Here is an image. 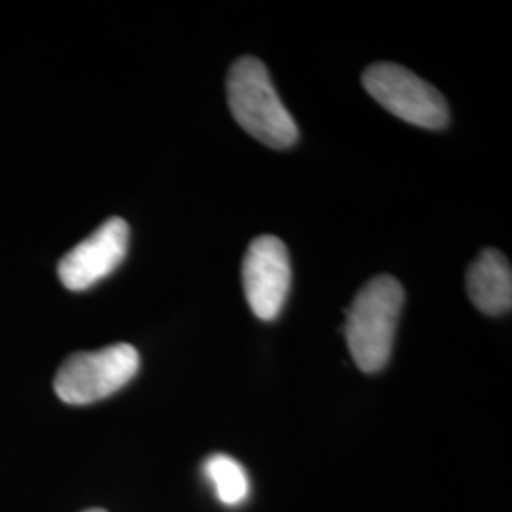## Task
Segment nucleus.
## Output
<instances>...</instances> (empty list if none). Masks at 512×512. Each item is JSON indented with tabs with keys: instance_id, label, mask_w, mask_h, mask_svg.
I'll use <instances>...</instances> for the list:
<instances>
[{
	"instance_id": "nucleus-1",
	"label": "nucleus",
	"mask_w": 512,
	"mask_h": 512,
	"mask_svg": "<svg viewBox=\"0 0 512 512\" xmlns=\"http://www.w3.org/2000/svg\"><path fill=\"white\" fill-rule=\"evenodd\" d=\"M404 304L403 285L393 275L370 279L346 315L349 353L366 374L382 370L393 351Z\"/></svg>"
},
{
	"instance_id": "nucleus-2",
	"label": "nucleus",
	"mask_w": 512,
	"mask_h": 512,
	"mask_svg": "<svg viewBox=\"0 0 512 512\" xmlns=\"http://www.w3.org/2000/svg\"><path fill=\"white\" fill-rule=\"evenodd\" d=\"M226 92L236 122L256 141L270 148H289L298 141L293 114L281 103L260 59H238L228 73Z\"/></svg>"
},
{
	"instance_id": "nucleus-3",
	"label": "nucleus",
	"mask_w": 512,
	"mask_h": 512,
	"mask_svg": "<svg viewBox=\"0 0 512 512\" xmlns=\"http://www.w3.org/2000/svg\"><path fill=\"white\" fill-rule=\"evenodd\" d=\"M139 365V351L129 344L74 353L57 370L55 393L67 404L103 401L128 385L139 372Z\"/></svg>"
},
{
	"instance_id": "nucleus-4",
	"label": "nucleus",
	"mask_w": 512,
	"mask_h": 512,
	"mask_svg": "<svg viewBox=\"0 0 512 512\" xmlns=\"http://www.w3.org/2000/svg\"><path fill=\"white\" fill-rule=\"evenodd\" d=\"M363 86L376 103L408 124L444 128L450 120L446 99L418 74L395 63H374L363 74Z\"/></svg>"
},
{
	"instance_id": "nucleus-5",
	"label": "nucleus",
	"mask_w": 512,
	"mask_h": 512,
	"mask_svg": "<svg viewBox=\"0 0 512 512\" xmlns=\"http://www.w3.org/2000/svg\"><path fill=\"white\" fill-rule=\"evenodd\" d=\"M293 270L287 245L275 236H258L243 258V291L262 321H274L291 291Z\"/></svg>"
},
{
	"instance_id": "nucleus-6",
	"label": "nucleus",
	"mask_w": 512,
	"mask_h": 512,
	"mask_svg": "<svg viewBox=\"0 0 512 512\" xmlns=\"http://www.w3.org/2000/svg\"><path fill=\"white\" fill-rule=\"evenodd\" d=\"M129 226L120 217L105 220L61 258L57 274L69 291H86L112 274L128 255Z\"/></svg>"
},
{
	"instance_id": "nucleus-7",
	"label": "nucleus",
	"mask_w": 512,
	"mask_h": 512,
	"mask_svg": "<svg viewBox=\"0 0 512 512\" xmlns=\"http://www.w3.org/2000/svg\"><path fill=\"white\" fill-rule=\"evenodd\" d=\"M467 293L486 315L511 311L512 268L509 258L497 249H486L467 272Z\"/></svg>"
},
{
	"instance_id": "nucleus-8",
	"label": "nucleus",
	"mask_w": 512,
	"mask_h": 512,
	"mask_svg": "<svg viewBox=\"0 0 512 512\" xmlns=\"http://www.w3.org/2000/svg\"><path fill=\"white\" fill-rule=\"evenodd\" d=\"M205 476L215 488L220 503L228 507L241 505L249 495V476L241 463L230 456L215 454L203 463Z\"/></svg>"
},
{
	"instance_id": "nucleus-9",
	"label": "nucleus",
	"mask_w": 512,
	"mask_h": 512,
	"mask_svg": "<svg viewBox=\"0 0 512 512\" xmlns=\"http://www.w3.org/2000/svg\"><path fill=\"white\" fill-rule=\"evenodd\" d=\"M84 512H107V511H103V509H88V511H84Z\"/></svg>"
}]
</instances>
